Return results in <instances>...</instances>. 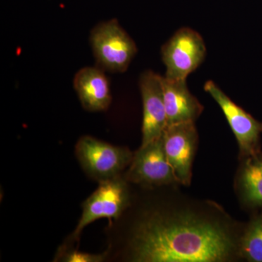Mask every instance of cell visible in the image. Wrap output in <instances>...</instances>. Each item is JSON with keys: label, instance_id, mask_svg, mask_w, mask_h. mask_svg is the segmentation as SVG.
I'll use <instances>...</instances> for the list:
<instances>
[{"label": "cell", "instance_id": "12", "mask_svg": "<svg viewBox=\"0 0 262 262\" xmlns=\"http://www.w3.org/2000/svg\"><path fill=\"white\" fill-rule=\"evenodd\" d=\"M241 190L245 201L254 206H262V159L249 157L241 171Z\"/></svg>", "mask_w": 262, "mask_h": 262}, {"label": "cell", "instance_id": "5", "mask_svg": "<svg viewBox=\"0 0 262 262\" xmlns=\"http://www.w3.org/2000/svg\"><path fill=\"white\" fill-rule=\"evenodd\" d=\"M128 204V188L125 180L117 177L99 182L97 189L82 205V215L72 234V239L78 241L82 230L95 221L117 220Z\"/></svg>", "mask_w": 262, "mask_h": 262}, {"label": "cell", "instance_id": "13", "mask_svg": "<svg viewBox=\"0 0 262 262\" xmlns=\"http://www.w3.org/2000/svg\"><path fill=\"white\" fill-rule=\"evenodd\" d=\"M239 253L248 261L262 262V215L253 220L245 232Z\"/></svg>", "mask_w": 262, "mask_h": 262}, {"label": "cell", "instance_id": "14", "mask_svg": "<svg viewBox=\"0 0 262 262\" xmlns=\"http://www.w3.org/2000/svg\"><path fill=\"white\" fill-rule=\"evenodd\" d=\"M108 251L102 254L84 253L76 250L61 251L59 253V258L62 261L67 262H101L105 260L108 255Z\"/></svg>", "mask_w": 262, "mask_h": 262}, {"label": "cell", "instance_id": "10", "mask_svg": "<svg viewBox=\"0 0 262 262\" xmlns=\"http://www.w3.org/2000/svg\"><path fill=\"white\" fill-rule=\"evenodd\" d=\"M163 91L168 126L195 122L203 113V106L188 89L187 80L163 77Z\"/></svg>", "mask_w": 262, "mask_h": 262}, {"label": "cell", "instance_id": "6", "mask_svg": "<svg viewBox=\"0 0 262 262\" xmlns=\"http://www.w3.org/2000/svg\"><path fill=\"white\" fill-rule=\"evenodd\" d=\"M204 90L223 112L238 143L241 155L248 158L256 155L262 123L234 103L213 81H207Z\"/></svg>", "mask_w": 262, "mask_h": 262}, {"label": "cell", "instance_id": "3", "mask_svg": "<svg viewBox=\"0 0 262 262\" xmlns=\"http://www.w3.org/2000/svg\"><path fill=\"white\" fill-rule=\"evenodd\" d=\"M91 44L96 61L112 72H125L137 53L134 39L116 19L96 25L91 31Z\"/></svg>", "mask_w": 262, "mask_h": 262}, {"label": "cell", "instance_id": "9", "mask_svg": "<svg viewBox=\"0 0 262 262\" xmlns=\"http://www.w3.org/2000/svg\"><path fill=\"white\" fill-rule=\"evenodd\" d=\"M143 103L142 143L144 146L160 139L168 127L164 103L163 77L151 70L139 78Z\"/></svg>", "mask_w": 262, "mask_h": 262}, {"label": "cell", "instance_id": "4", "mask_svg": "<svg viewBox=\"0 0 262 262\" xmlns=\"http://www.w3.org/2000/svg\"><path fill=\"white\" fill-rule=\"evenodd\" d=\"M162 59L169 80H187L206 58L204 39L194 29L182 27L162 47Z\"/></svg>", "mask_w": 262, "mask_h": 262}, {"label": "cell", "instance_id": "7", "mask_svg": "<svg viewBox=\"0 0 262 262\" xmlns=\"http://www.w3.org/2000/svg\"><path fill=\"white\" fill-rule=\"evenodd\" d=\"M125 178L129 182L146 186L177 182L164 150L163 136L141 146L134 154Z\"/></svg>", "mask_w": 262, "mask_h": 262}, {"label": "cell", "instance_id": "11", "mask_svg": "<svg viewBox=\"0 0 262 262\" xmlns=\"http://www.w3.org/2000/svg\"><path fill=\"white\" fill-rule=\"evenodd\" d=\"M73 83L84 110L101 112L110 106V82L102 70L96 67H84L76 74Z\"/></svg>", "mask_w": 262, "mask_h": 262}, {"label": "cell", "instance_id": "1", "mask_svg": "<svg viewBox=\"0 0 262 262\" xmlns=\"http://www.w3.org/2000/svg\"><path fill=\"white\" fill-rule=\"evenodd\" d=\"M234 241L217 222L189 213H155L141 221L131 239L138 262H220L230 258Z\"/></svg>", "mask_w": 262, "mask_h": 262}, {"label": "cell", "instance_id": "2", "mask_svg": "<svg viewBox=\"0 0 262 262\" xmlns=\"http://www.w3.org/2000/svg\"><path fill=\"white\" fill-rule=\"evenodd\" d=\"M75 154L84 171L98 182L120 177L134 157L127 148L112 145L88 136L77 141Z\"/></svg>", "mask_w": 262, "mask_h": 262}, {"label": "cell", "instance_id": "8", "mask_svg": "<svg viewBox=\"0 0 262 262\" xmlns=\"http://www.w3.org/2000/svg\"><path fill=\"white\" fill-rule=\"evenodd\" d=\"M163 146L177 182L189 185L198 133L194 122L170 125L164 131Z\"/></svg>", "mask_w": 262, "mask_h": 262}]
</instances>
